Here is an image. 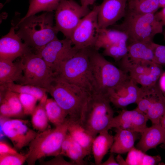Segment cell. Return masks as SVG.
<instances>
[{"mask_svg":"<svg viewBox=\"0 0 165 165\" xmlns=\"http://www.w3.org/2000/svg\"><path fill=\"white\" fill-rule=\"evenodd\" d=\"M53 12L30 16L15 25L16 33L32 52L39 55L45 46L57 38L59 32L53 25Z\"/></svg>","mask_w":165,"mask_h":165,"instance_id":"cell-1","label":"cell"},{"mask_svg":"<svg viewBox=\"0 0 165 165\" xmlns=\"http://www.w3.org/2000/svg\"><path fill=\"white\" fill-rule=\"evenodd\" d=\"M91 48L79 50L72 57L62 63L55 73V77L89 93L96 92L90 58Z\"/></svg>","mask_w":165,"mask_h":165,"instance_id":"cell-2","label":"cell"},{"mask_svg":"<svg viewBox=\"0 0 165 165\" xmlns=\"http://www.w3.org/2000/svg\"><path fill=\"white\" fill-rule=\"evenodd\" d=\"M108 94L98 92L90 93L84 106L81 124L93 137L110 130L114 112Z\"/></svg>","mask_w":165,"mask_h":165,"instance_id":"cell-3","label":"cell"},{"mask_svg":"<svg viewBox=\"0 0 165 165\" xmlns=\"http://www.w3.org/2000/svg\"><path fill=\"white\" fill-rule=\"evenodd\" d=\"M47 92L66 112L69 120L81 124L82 112L89 92L56 77Z\"/></svg>","mask_w":165,"mask_h":165,"instance_id":"cell-4","label":"cell"},{"mask_svg":"<svg viewBox=\"0 0 165 165\" xmlns=\"http://www.w3.org/2000/svg\"><path fill=\"white\" fill-rule=\"evenodd\" d=\"M155 13L139 14L126 13L123 21L113 25L115 29L124 32L128 42H138L147 43L153 42L157 34L163 32V25L156 18Z\"/></svg>","mask_w":165,"mask_h":165,"instance_id":"cell-5","label":"cell"},{"mask_svg":"<svg viewBox=\"0 0 165 165\" xmlns=\"http://www.w3.org/2000/svg\"><path fill=\"white\" fill-rule=\"evenodd\" d=\"M68 117L63 124L38 133L28 145L25 155L28 165H34L43 157L60 155L62 143L68 132Z\"/></svg>","mask_w":165,"mask_h":165,"instance_id":"cell-6","label":"cell"},{"mask_svg":"<svg viewBox=\"0 0 165 165\" xmlns=\"http://www.w3.org/2000/svg\"><path fill=\"white\" fill-rule=\"evenodd\" d=\"M90 58L96 92L107 94L109 90L129 77L127 73L107 60L93 48L91 49Z\"/></svg>","mask_w":165,"mask_h":165,"instance_id":"cell-7","label":"cell"},{"mask_svg":"<svg viewBox=\"0 0 165 165\" xmlns=\"http://www.w3.org/2000/svg\"><path fill=\"white\" fill-rule=\"evenodd\" d=\"M20 58L23 70L18 84L39 87L45 89L47 92L55 74L42 57L32 52Z\"/></svg>","mask_w":165,"mask_h":165,"instance_id":"cell-8","label":"cell"},{"mask_svg":"<svg viewBox=\"0 0 165 165\" xmlns=\"http://www.w3.org/2000/svg\"><path fill=\"white\" fill-rule=\"evenodd\" d=\"M55 11L56 29L69 39L82 19L90 11L88 7H83L73 0H61Z\"/></svg>","mask_w":165,"mask_h":165,"instance_id":"cell-9","label":"cell"},{"mask_svg":"<svg viewBox=\"0 0 165 165\" xmlns=\"http://www.w3.org/2000/svg\"><path fill=\"white\" fill-rule=\"evenodd\" d=\"M119 62V68L141 86L155 85L163 72L161 65L152 61H133L125 56Z\"/></svg>","mask_w":165,"mask_h":165,"instance_id":"cell-10","label":"cell"},{"mask_svg":"<svg viewBox=\"0 0 165 165\" xmlns=\"http://www.w3.org/2000/svg\"><path fill=\"white\" fill-rule=\"evenodd\" d=\"M136 108L144 113L152 124L160 123L165 113V96L158 85L141 86Z\"/></svg>","mask_w":165,"mask_h":165,"instance_id":"cell-11","label":"cell"},{"mask_svg":"<svg viewBox=\"0 0 165 165\" xmlns=\"http://www.w3.org/2000/svg\"><path fill=\"white\" fill-rule=\"evenodd\" d=\"M99 7V5L94 6L73 31L70 39L75 48H94L99 28L97 19Z\"/></svg>","mask_w":165,"mask_h":165,"instance_id":"cell-12","label":"cell"},{"mask_svg":"<svg viewBox=\"0 0 165 165\" xmlns=\"http://www.w3.org/2000/svg\"><path fill=\"white\" fill-rule=\"evenodd\" d=\"M79 50L75 48L71 39L57 38L47 44L39 56L55 73L61 64L73 56Z\"/></svg>","mask_w":165,"mask_h":165,"instance_id":"cell-13","label":"cell"},{"mask_svg":"<svg viewBox=\"0 0 165 165\" xmlns=\"http://www.w3.org/2000/svg\"><path fill=\"white\" fill-rule=\"evenodd\" d=\"M28 121L19 119L8 118L3 122L4 134L11 141L17 151L28 145L38 134L28 125Z\"/></svg>","mask_w":165,"mask_h":165,"instance_id":"cell-14","label":"cell"},{"mask_svg":"<svg viewBox=\"0 0 165 165\" xmlns=\"http://www.w3.org/2000/svg\"><path fill=\"white\" fill-rule=\"evenodd\" d=\"M129 76L108 92L111 103L118 108H124L129 105L136 103L140 87Z\"/></svg>","mask_w":165,"mask_h":165,"instance_id":"cell-15","label":"cell"},{"mask_svg":"<svg viewBox=\"0 0 165 165\" xmlns=\"http://www.w3.org/2000/svg\"><path fill=\"white\" fill-rule=\"evenodd\" d=\"M15 25H13L9 32L0 39V60L13 62L17 58L32 52L22 42L15 32Z\"/></svg>","mask_w":165,"mask_h":165,"instance_id":"cell-16","label":"cell"},{"mask_svg":"<svg viewBox=\"0 0 165 165\" xmlns=\"http://www.w3.org/2000/svg\"><path fill=\"white\" fill-rule=\"evenodd\" d=\"M128 0H103L99 5L97 19L99 28L113 25L125 16Z\"/></svg>","mask_w":165,"mask_h":165,"instance_id":"cell-17","label":"cell"},{"mask_svg":"<svg viewBox=\"0 0 165 165\" xmlns=\"http://www.w3.org/2000/svg\"><path fill=\"white\" fill-rule=\"evenodd\" d=\"M148 120L146 116L136 108L131 110L123 109L113 117L109 129L119 128L141 133L147 127Z\"/></svg>","mask_w":165,"mask_h":165,"instance_id":"cell-18","label":"cell"},{"mask_svg":"<svg viewBox=\"0 0 165 165\" xmlns=\"http://www.w3.org/2000/svg\"><path fill=\"white\" fill-rule=\"evenodd\" d=\"M140 134L141 136L136 147L145 153L156 148L160 144L165 145V130L160 123L147 127Z\"/></svg>","mask_w":165,"mask_h":165,"instance_id":"cell-19","label":"cell"},{"mask_svg":"<svg viewBox=\"0 0 165 165\" xmlns=\"http://www.w3.org/2000/svg\"><path fill=\"white\" fill-rule=\"evenodd\" d=\"M114 141L110 149V153L123 154L134 147L139 133L121 128H115Z\"/></svg>","mask_w":165,"mask_h":165,"instance_id":"cell-20","label":"cell"},{"mask_svg":"<svg viewBox=\"0 0 165 165\" xmlns=\"http://www.w3.org/2000/svg\"><path fill=\"white\" fill-rule=\"evenodd\" d=\"M113 141L114 136L110 134L108 130L101 132L94 138L92 152L95 165H101L104 157L110 149Z\"/></svg>","mask_w":165,"mask_h":165,"instance_id":"cell-21","label":"cell"},{"mask_svg":"<svg viewBox=\"0 0 165 165\" xmlns=\"http://www.w3.org/2000/svg\"><path fill=\"white\" fill-rule=\"evenodd\" d=\"M21 60L17 62L0 60V85L18 82L23 76Z\"/></svg>","mask_w":165,"mask_h":165,"instance_id":"cell-22","label":"cell"},{"mask_svg":"<svg viewBox=\"0 0 165 165\" xmlns=\"http://www.w3.org/2000/svg\"><path fill=\"white\" fill-rule=\"evenodd\" d=\"M123 39L128 40V38L123 31L115 29L99 28L94 48L97 50L101 48L105 49Z\"/></svg>","mask_w":165,"mask_h":165,"instance_id":"cell-23","label":"cell"},{"mask_svg":"<svg viewBox=\"0 0 165 165\" xmlns=\"http://www.w3.org/2000/svg\"><path fill=\"white\" fill-rule=\"evenodd\" d=\"M67 130L73 139L90 154L92 152V143L94 138L80 123L70 120L68 117Z\"/></svg>","mask_w":165,"mask_h":165,"instance_id":"cell-24","label":"cell"},{"mask_svg":"<svg viewBox=\"0 0 165 165\" xmlns=\"http://www.w3.org/2000/svg\"><path fill=\"white\" fill-rule=\"evenodd\" d=\"M152 43L138 42L129 43L128 53L125 57L128 59L133 61L148 60L153 61L154 54Z\"/></svg>","mask_w":165,"mask_h":165,"instance_id":"cell-25","label":"cell"},{"mask_svg":"<svg viewBox=\"0 0 165 165\" xmlns=\"http://www.w3.org/2000/svg\"><path fill=\"white\" fill-rule=\"evenodd\" d=\"M160 8L159 0H128L126 13L139 14L155 13Z\"/></svg>","mask_w":165,"mask_h":165,"instance_id":"cell-26","label":"cell"},{"mask_svg":"<svg viewBox=\"0 0 165 165\" xmlns=\"http://www.w3.org/2000/svg\"><path fill=\"white\" fill-rule=\"evenodd\" d=\"M47 98L46 94L36 105L31 114V123L33 128L39 132L43 131L47 129L49 120L47 115L45 104Z\"/></svg>","mask_w":165,"mask_h":165,"instance_id":"cell-27","label":"cell"},{"mask_svg":"<svg viewBox=\"0 0 165 165\" xmlns=\"http://www.w3.org/2000/svg\"><path fill=\"white\" fill-rule=\"evenodd\" d=\"M125 160L127 165H155L161 161V158L159 155H148L134 147L128 152Z\"/></svg>","mask_w":165,"mask_h":165,"instance_id":"cell-28","label":"cell"},{"mask_svg":"<svg viewBox=\"0 0 165 165\" xmlns=\"http://www.w3.org/2000/svg\"><path fill=\"white\" fill-rule=\"evenodd\" d=\"M45 108L49 121L55 127L63 124L66 120L67 114L53 98H47Z\"/></svg>","mask_w":165,"mask_h":165,"instance_id":"cell-29","label":"cell"},{"mask_svg":"<svg viewBox=\"0 0 165 165\" xmlns=\"http://www.w3.org/2000/svg\"><path fill=\"white\" fill-rule=\"evenodd\" d=\"M61 0H29V5L26 15L20 21L42 11H55Z\"/></svg>","mask_w":165,"mask_h":165,"instance_id":"cell-30","label":"cell"},{"mask_svg":"<svg viewBox=\"0 0 165 165\" xmlns=\"http://www.w3.org/2000/svg\"><path fill=\"white\" fill-rule=\"evenodd\" d=\"M6 89L18 94L24 93L31 95L40 101L47 92L45 89L36 86L16 84L14 82L0 84Z\"/></svg>","mask_w":165,"mask_h":165,"instance_id":"cell-31","label":"cell"},{"mask_svg":"<svg viewBox=\"0 0 165 165\" xmlns=\"http://www.w3.org/2000/svg\"><path fill=\"white\" fill-rule=\"evenodd\" d=\"M72 139L71 144L64 156L69 158L75 165L87 164L83 159L90 154Z\"/></svg>","mask_w":165,"mask_h":165,"instance_id":"cell-32","label":"cell"},{"mask_svg":"<svg viewBox=\"0 0 165 165\" xmlns=\"http://www.w3.org/2000/svg\"><path fill=\"white\" fill-rule=\"evenodd\" d=\"M128 53V39H123L118 43L104 49V56L112 58L115 61H119Z\"/></svg>","mask_w":165,"mask_h":165,"instance_id":"cell-33","label":"cell"},{"mask_svg":"<svg viewBox=\"0 0 165 165\" xmlns=\"http://www.w3.org/2000/svg\"><path fill=\"white\" fill-rule=\"evenodd\" d=\"M6 90L2 100L4 99L7 102L13 112L14 117H23L25 115L19 97L18 93Z\"/></svg>","mask_w":165,"mask_h":165,"instance_id":"cell-34","label":"cell"},{"mask_svg":"<svg viewBox=\"0 0 165 165\" xmlns=\"http://www.w3.org/2000/svg\"><path fill=\"white\" fill-rule=\"evenodd\" d=\"M18 96L24 115H31L36 106L37 99L33 95L27 94H18Z\"/></svg>","mask_w":165,"mask_h":165,"instance_id":"cell-35","label":"cell"},{"mask_svg":"<svg viewBox=\"0 0 165 165\" xmlns=\"http://www.w3.org/2000/svg\"><path fill=\"white\" fill-rule=\"evenodd\" d=\"M26 160L25 155L19 153L0 155V165H21Z\"/></svg>","mask_w":165,"mask_h":165,"instance_id":"cell-36","label":"cell"},{"mask_svg":"<svg viewBox=\"0 0 165 165\" xmlns=\"http://www.w3.org/2000/svg\"><path fill=\"white\" fill-rule=\"evenodd\" d=\"M0 102L1 117L6 118L14 117L13 112L6 101L3 99Z\"/></svg>","mask_w":165,"mask_h":165,"instance_id":"cell-37","label":"cell"},{"mask_svg":"<svg viewBox=\"0 0 165 165\" xmlns=\"http://www.w3.org/2000/svg\"><path fill=\"white\" fill-rule=\"evenodd\" d=\"M152 46L154 52L153 60L165 56V45L158 44L153 42L152 43Z\"/></svg>","mask_w":165,"mask_h":165,"instance_id":"cell-38","label":"cell"},{"mask_svg":"<svg viewBox=\"0 0 165 165\" xmlns=\"http://www.w3.org/2000/svg\"><path fill=\"white\" fill-rule=\"evenodd\" d=\"M63 156L59 155L53 159L45 163L47 165H75V163L72 161L68 162L66 161L62 157Z\"/></svg>","mask_w":165,"mask_h":165,"instance_id":"cell-39","label":"cell"},{"mask_svg":"<svg viewBox=\"0 0 165 165\" xmlns=\"http://www.w3.org/2000/svg\"><path fill=\"white\" fill-rule=\"evenodd\" d=\"M18 153L17 150L6 142L2 141H0V155Z\"/></svg>","mask_w":165,"mask_h":165,"instance_id":"cell-40","label":"cell"},{"mask_svg":"<svg viewBox=\"0 0 165 165\" xmlns=\"http://www.w3.org/2000/svg\"><path fill=\"white\" fill-rule=\"evenodd\" d=\"M72 139V138L68 132L61 145L60 155L64 156L71 144Z\"/></svg>","mask_w":165,"mask_h":165,"instance_id":"cell-41","label":"cell"},{"mask_svg":"<svg viewBox=\"0 0 165 165\" xmlns=\"http://www.w3.org/2000/svg\"><path fill=\"white\" fill-rule=\"evenodd\" d=\"M162 8L160 11L156 12L155 15L157 19L165 26V6Z\"/></svg>","mask_w":165,"mask_h":165,"instance_id":"cell-42","label":"cell"},{"mask_svg":"<svg viewBox=\"0 0 165 165\" xmlns=\"http://www.w3.org/2000/svg\"><path fill=\"white\" fill-rule=\"evenodd\" d=\"M114 154L110 153L108 159L105 162H102L101 165H119L115 159Z\"/></svg>","mask_w":165,"mask_h":165,"instance_id":"cell-43","label":"cell"},{"mask_svg":"<svg viewBox=\"0 0 165 165\" xmlns=\"http://www.w3.org/2000/svg\"><path fill=\"white\" fill-rule=\"evenodd\" d=\"M158 85L161 91L165 95V71L163 72L159 78Z\"/></svg>","mask_w":165,"mask_h":165,"instance_id":"cell-44","label":"cell"},{"mask_svg":"<svg viewBox=\"0 0 165 165\" xmlns=\"http://www.w3.org/2000/svg\"><path fill=\"white\" fill-rule=\"evenodd\" d=\"M96 0H80L81 5L84 7H88L93 5Z\"/></svg>","mask_w":165,"mask_h":165,"instance_id":"cell-45","label":"cell"},{"mask_svg":"<svg viewBox=\"0 0 165 165\" xmlns=\"http://www.w3.org/2000/svg\"><path fill=\"white\" fill-rule=\"evenodd\" d=\"M153 61L161 65H165V56L155 59Z\"/></svg>","mask_w":165,"mask_h":165,"instance_id":"cell-46","label":"cell"},{"mask_svg":"<svg viewBox=\"0 0 165 165\" xmlns=\"http://www.w3.org/2000/svg\"><path fill=\"white\" fill-rule=\"evenodd\" d=\"M116 160L119 165H127L126 160H124L120 154H118Z\"/></svg>","mask_w":165,"mask_h":165,"instance_id":"cell-47","label":"cell"},{"mask_svg":"<svg viewBox=\"0 0 165 165\" xmlns=\"http://www.w3.org/2000/svg\"><path fill=\"white\" fill-rule=\"evenodd\" d=\"M160 123L165 130V113L161 119ZM164 145L165 146V145Z\"/></svg>","mask_w":165,"mask_h":165,"instance_id":"cell-48","label":"cell"},{"mask_svg":"<svg viewBox=\"0 0 165 165\" xmlns=\"http://www.w3.org/2000/svg\"><path fill=\"white\" fill-rule=\"evenodd\" d=\"M160 7L162 8L165 6V0H159Z\"/></svg>","mask_w":165,"mask_h":165,"instance_id":"cell-49","label":"cell"},{"mask_svg":"<svg viewBox=\"0 0 165 165\" xmlns=\"http://www.w3.org/2000/svg\"><path fill=\"white\" fill-rule=\"evenodd\" d=\"M163 35L164 39L165 40V29L164 30V31L163 32Z\"/></svg>","mask_w":165,"mask_h":165,"instance_id":"cell-50","label":"cell"},{"mask_svg":"<svg viewBox=\"0 0 165 165\" xmlns=\"http://www.w3.org/2000/svg\"><path fill=\"white\" fill-rule=\"evenodd\" d=\"M10 0H6L5 3V4H6V3L9 2H10Z\"/></svg>","mask_w":165,"mask_h":165,"instance_id":"cell-51","label":"cell"},{"mask_svg":"<svg viewBox=\"0 0 165 165\" xmlns=\"http://www.w3.org/2000/svg\"><path fill=\"white\" fill-rule=\"evenodd\" d=\"M164 95V96H165V95Z\"/></svg>","mask_w":165,"mask_h":165,"instance_id":"cell-52","label":"cell"},{"mask_svg":"<svg viewBox=\"0 0 165 165\" xmlns=\"http://www.w3.org/2000/svg\"></svg>","mask_w":165,"mask_h":165,"instance_id":"cell-53","label":"cell"}]
</instances>
